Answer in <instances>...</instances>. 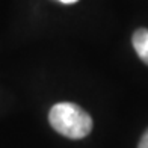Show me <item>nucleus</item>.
<instances>
[{
	"mask_svg": "<svg viewBox=\"0 0 148 148\" xmlns=\"http://www.w3.org/2000/svg\"><path fill=\"white\" fill-rule=\"evenodd\" d=\"M59 2H62V3H74V2H77V0H59Z\"/></svg>",
	"mask_w": 148,
	"mask_h": 148,
	"instance_id": "4",
	"label": "nucleus"
},
{
	"mask_svg": "<svg viewBox=\"0 0 148 148\" xmlns=\"http://www.w3.org/2000/svg\"><path fill=\"white\" fill-rule=\"evenodd\" d=\"M132 42L140 60L148 65V29H138L132 36Z\"/></svg>",
	"mask_w": 148,
	"mask_h": 148,
	"instance_id": "2",
	"label": "nucleus"
},
{
	"mask_svg": "<svg viewBox=\"0 0 148 148\" xmlns=\"http://www.w3.org/2000/svg\"><path fill=\"white\" fill-rule=\"evenodd\" d=\"M138 148H148V129H147L145 133L142 134V138H140Z\"/></svg>",
	"mask_w": 148,
	"mask_h": 148,
	"instance_id": "3",
	"label": "nucleus"
},
{
	"mask_svg": "<svg viewBox=\"0 0 148 148\" xmlns=\"http://www.w3.org/2000/svg\"><path fill=\"white\" fill-rule=\"evenodd\" d=\"M50 125L58 133L70 139H82L92 130L89 113L74 103H58L49 113Z\"/></svg>",
	"mask_w": 148,
	"mask_h": 148,
	"instance_id": "1",
	"label": "nucleus"
}]
</instances>
